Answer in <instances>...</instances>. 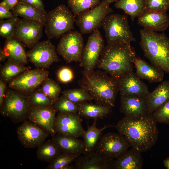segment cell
<instances>
[{"mask_svg": "<svg viewBox=\"0 0 169 169\" xmlns=\"http://www.w3.org/2000/svg\"><path fill=\"white\" fill-rule=\"evenodd\" d=\"M157 122L152 114H148L138 118L125 116L114 127L131 146L142 152L155 145L159 134Z\"/></svg>", "mask_w": 169, "mask_h": 169, "instance_id": "6da1fadb", "label": "cell"}, {"mask_svg": "<svg viewBox=\"0 0 169 169\" xmlns=\"http://www.w3.org/2000/svg\"><path fill=\"white\" fill-rule=\"evenodd\" d=\"M79 86L86 90L96 104L112 108L119 91L117 80L100 70L82 72Z\"/></svg>", "mask_w": 169, "mask_h": 169, "instance_id": "7a4b0ae2", "label": "cell"}, {"mask_svg": "<svg viewBox=\"0 0 169 169\" xmlns=\"http://www.w3.org/2000/svg\"><path fill=\"white\" fill-rule=\"evenodd\" d=\"M135 57L132 48L120 44H107L101 52L96 67L118 81L133 71Z\"/></svg>", "mask_w": 169, "mask_h": 169, "instance_id": "3957f363", "label": "cell"}, {"mask_svg": "<svg viewBox=\"0 0 169 169\" xmlns=\"http://www.w3.org/2000/svg\"><path fill=\"white\" fill-rule=\"evenodd\" d=\"M140 45L152 64L169 74V38L164 33L144 28L140 31Z\"/></svg>", "mask_w": 169, "mask_h": 169, "instance_id": "277c9868", "label": "cell"}, {"mask_svg": "<svg viewBox=\"0 0 169 169\" xmlns=\"http://www.w3.org/2000/svg\"><path fill=\"white\" fill-rule=\"evenodd\" d=\"M101 26L107 44H120L131 48V42L136 41L125 15L110 14L104 19Z\"/></svg>", "mask_w": 169, "mask_h": 169, "instance_id": "5b68a950", "label": "cell"}, {"mask_svg": "<svg viewBox=\"0 0 169 169\" xmlns=\"http://www.w3.org/2000/svg\"><path fill=\"white\" fill-rule=\"evenodd\" d=\"M76 20L71 10L63 4L49 12L44 25L45 32L48 39L59 38L74 29Z\"/></svg>", "mask_w": 169, "mask_h": 169, "instance_id": "8992f818", "label": "cell"}, {"mask_svg": "<svg viewBox=\"0 0 169 169\" xmlns=\"http://www.w3.org/2000/svg\"><path fill=\"white\" fill-rule=\"evenodd\" d=\"M30 109L28 95L11 88L7 89L0 108L2 115L16 122H23L28 119Z\"/></svg>", "mask_w": 169, "mask_h": 169, "instance_id": "52a82bcc", "label": "cell"}, {"mask_svg": "<svg viewBox=\"0 0 169 169\" xmlns=\"http://www.w3.org/2000/svg\"><path fill=\"white\" fill-rule=\"evenodd\" d=\"M109 5L103 0L96 6L79 13L75 22L80 32L90 33L101 26L105 18L113 12Z\"/></svg>", "mask_w": 169, "mask_h": 169, "instance_id": "ba28073f", "label": "cell"}, {"mask_svg": "<svg viewBox=\"0 0 169 169\" xmlns=\"http://www.w3.org/2000/svg\"><path fill=\"white\" fill-rule=\"evenodd\" d=\"M84 47L82 33L71 30L61 37L56 51L67 63L79 62Z\"/></svg>", "mask_w": 169, "mask_h": 169, "instance_id": "9c48e42d", "label": "cell"}, {"mask_svg": "<svg viewBox=\"0 0 169 169\" xmlns=\"http://www.w3.org/2000/svg\"><path fill=\"white\" fill-rule=\"evenodd\" d=\"M49 74L48 70L40 68L27 70L9 82L8 87L28 96L41 85Z\"/></svg>", "mask_w": 169, "mask_h": 169, "instance_id": "30bf717a", "label": "cell"}, {"mask_svg": "<svg viewBox=\"0 0 169 169\" xmlns=\"http://www.w3.org/2000/svg\"><path fill=\"white\" fill-rule=\"evenodd\" d=\"M26 54L28 61L37 68L47 69L60 61L56 49L49 39L37 43Z\"/></svg>", "mask_w": 169, "mask_h": 169, "instance_id": "8fae6325", "label": "cell"}, {"mask_svg": "<svg viewBox=\"0 0 169 169\" xmlns=\"http://www.w3.org/2000/svg\"><path fill=\"white\" fill-rule=\"evenodd\" d=\"M130 146L123 136L110 132L101 136L95 150L107 157L115 160L123 155Z\"/></svg>", "mask_w": 169, "mask_h": 169, "instance_id": "7c38bea8", "label": "cell"}, {"mask_svg": "<svg viewBox=\"0 0 169 169\" xmlns=\"http://www.w3.org/2000/svg\"><path fill=\"white\" fill-rule=\"evenodd\" d=\"M105 47L103 38L100 31L98 29H95L89 36L84 46L79 66L86 70H94Z\"/></svg>", "mask_w": 169, "mask_h": 169, "instance_id": "4fadbf2b", "label": "cell"}, {"mask_svg": "<svg viewBox=\"0 0 169 169\" xmlns=\"http://www.w3.org/2000/svg\"><path fill=\"white\" fill-rule=\"evenodd\" d=\"M44 26L37 20L18 18L14 37L30 49L42 38Z\"/></svg>", "mask_w": 169, "mask_h": 169, "instance_id": "5bb4252c", "label": "cell"}, {"mask_svg": "<svg viewBox=\"0 0 169 169\" xmlns=\"http://www.w3.org/2000/svg\"><path fill=\"white\" fill-rule=\"evenodd\" d=\"M18 138L26 148L38 147L45 141L49 134L43 129L26 120L17 129Z\"/></svg>", "mask_w": 169, "mask_h": 169, "instance_id": "9a60e30c", "label": "cell"}, {"mask_svg": "<svg viewBox=\"0 0 169 169\" xmlns=\"http://www.w3.org/2000/svg\"><path fill=\"white\" fill-rule=\"evenodd\" d=\"M80 117L78 113H58L55 121L57 133L76 138L82 137L86 131Z\"/></svg>", "mask_w": 169, "mask_h": 169, "instance_id": "2e32d148", "label": "cell"}, {"mask_svg": "<svg viewBox=\"0 0 169 169\" xmlns=\"http://www.w3.org/2000/svg\"><path fill=\"white\" fill-rule=\"evenodd\" d=\"M57 112L53 105L31 108L27 119L53 137L57 133L55 128Z\"/></svg>", "mask_w": 169, "mask_h": 169, "instance_id": "e0dca14e", "label": "cell"}, {"mask_svg": "<svg viewBox=\"0 0 169 169\" xmlns=\"http://www.w3.org/2000/svg\"><path fill=\"white\" fill-rule=\"evenodd\" d=\"M118 82L120 96H136L146 98L150 93L146 84L133 71L124 75Z\"/></svg>", "mask_w": 169, "mask_h": 169, "instance_id": "ac0fdd59", "label": "cell"}, {"mask_svg": "<svg viewBox=\"0 0 169 169\" xmlns=\"http://www.w3.org/2000/svg\"><path fill=\"white\" fill-rule=\"evenodd\" d=\"M120 111L125 117L138 118L148 114L146 97L136 96H120Z\"/></svg>", "mask_w": 169, "mask_h": 169, "instance_id": "d6986e66", "label": "cell"}, {"mask_svg": "<svg viewBox=\"0 0 169 169\" xmlns=\"http://www.w3.org/2000/svg\"><path fill=\"white\" fill-rule=\"evenodd\" d=\"M114 159L109 158L95 150L77 157L75 169H113Z\"/></svg>", "mask_w": 169, "mask_h": 169, "instance_id": "ffe728a7", "label": "cell"}, {"mask_svg": "<svg viewBox=\"0 0 169 169\" xmlns=\"http://www.w3.org/2000/svg\"><path fill=\"white\" fill-rule=\"evenodd\" d=\"M137 18L138 24L144 28L155 32H163L169 26V17L166 13H158L146 9Z\"/></svg>", "mask_w": 169, "mask_h": 169, "instance_id": "44dd1931", "label": "cell"}, {"mask_svg": "<svg viewBox=\"0 0 169 169\" xmlns=\"http://www.w3.org/2000/svg\"><path fill=\"white\" fill-rule=\"evenodd\" d=\"M133 63L136 69L135 74L140 79L149 82H158L163 80L164 72L157 67L136 56Z\"/></svg>", "mask_w": 169, "mask_h": 169, "instance_id": "7402d4cb", "label": "cell"}, {"mask_svg": "<svg viewBox=\"0 0 169 169\" xmlns=\"http://www.w3.org/2000/svg\"><path fill=\"white\" fill-rule=\"evenodd\" d=\"M52 140L57 144L61 153L79 156L84 152L83 141L78 138L57 133L52 137Z\"/></svg>", "mask_w": 169, "mask_h": 169, "instance_id": "603a6c76", "label": "cell"}, {"mask_svg": "<svg viewBox=\"0 0 169 169\" xmlns=\"http://www.w3.org/2000/svg\"><path fill=\"white\" fill-rule=\"evenodd\" d=\"M15 16H19L25 19L38 21L44 25L47 19V13L23 0H19L18 3L12 10Z\"/></svg>", "mask_w": 169, "mask_h": 169, "instance_id": "cb8c5ba5", "label": "cell"}, {"mask_svg": "<svg viewBox=\"0 0 169 169\" xmlns=\"http://www.w3.org/2000/svg\"><path fill=\"white\" fill-rule=\"evenodd\" d=\"M24 47L20 41L13 37L6 39L3 49L8 60L25 65L28 61Z\"/></svg>", "mask_w": 169, "mask_h": 169, "instance_id": "d4e9b609", "label": "cell"}, {"mask_svg": "<svg viewBox=\"0 0 169 169\" xmlns=\"http://www.w3.org/2000/svg\"><path fill=\"white\" fill-rule=\"evenodd\" d=\"M146 98L148 107V114H152L169 100V81H163Z\"/></svg>", "mask_w": 169, "mask_h": 169, "instance_id": "484cf974", "label": "cell"}, {"mask_svg": "<svg viewBox=\"0 0 169 169\" xmlns=\"http://www.w3.org/2000/svg\"><path fill=\"white\" fill-rule=\"evenodd\" d=\"M141 152L132 148L114 161L113 169H141L143 159Z\"/></svg>", "mask_w": 169, "mask_h": 169, "instance_id": "4316f807", "label": "cell"}, {"mask_svg": "<svg viewBox=\"0 0 169 169\" xmlns=\"http://www.w3.org/2000/svg\"><path fill=\"white\" fill-rule=\"evenodd\" d=\"M97 119H95L91 126L88 125L87 130L83 135L84 145V153H89L95 150L97 143L101 136L102 132L106 128L114 127L111 125H105L101 128L96 127Z\"/></svg>", "mask_w": 169, "mask_h": 169, "instance_id": "83f0119b", "label": "cell"}, {"mask_svg": "<svg viewBox=\"0 0 169 169\" xmlns=\"http://www.w3.org/2000/svg\"><path fill=\"white\" fill-rule=\"evenodd\" d=\"M78 114L80 117L89 119H102L111 111V108L87 101L78 104Z\"/></svg>", "mask_w": 169, "mask_h": 169, "instance_id": "f1b7e54d", "label": "cell"}, {"mask_svg": "<svg viewBox=\"0 0 169 169\" xmlns=\"http://www.w3.org/2000/svg\"><path fill=\"white\" fill-rule=\"evenodd\" d=\"M115 7L123 10L132 20L139 17L146 9L145 0H119Z\"/></svg>", "mask_w": 169, "mask_h": 169, "instance_id": "f546056e", "label": "cell"}, {"mask_svg": "<svg viewBox=\"0 0 169 169\" xmlns=\"http://www.w3.org/2000/svg\"><path fill=\"white\" fill-rule=\"evenodd\" d=\"M31 69L30 66L18 64L8 60L1 68L0 79L6 83H8L24 71Z\"/></svg>", "mask_w": 169, "mask_h": 169, "instance_id": "4dcf8cb0", "label": "cell"}, {"mask_svg": "<svg viewBox=\"0 0 169 169\" xmlns=\"http://www.w3.org/2000/svg\"><path fill=\"white\" fill-rule=\"evenodd\" d=\"M37 148V158L46 162H49L61 153L57 144L52 140L44 142Z\"/></svg>", "mask_w": 169, "mask_h": 169, "instance_id": "1f68e13d", "label": "cell"}, {"mask_svg": "<svg viewBox=\"0 0 169 169\" xmlns=\"http://www.w3.org/2000/svg\"><path fill=\"white\" fill-rule=\"evenodd\" d=\"M78 156L66 153H61L49 162L47 169H75L71 164Z\"/></svg>", "mask_w": 169, "mask_h": 169, "instance_id": "d6a6232c", "label": "cell"}, {"mask_svg": "<svg viewBox=\"0 0 169 169\" xmlns=\"http://www.w3.org/2000/svg\"><path fill=\"white\" fill-rule=\"evenodd\" d=\"M28 96L31 108L52 106L54 102V100L43 93L39 87Z\"/></svg>", "mask_w": 169, "mask_h": 169, "instance_id": "836d02e7", "label": "cell"}, {"mask_svg": "<svg viewBox=\"0 0 169 169\" xmlns=\"http://www.w3.org/2000/svg\"><path fill=\"white\" fill-rule=\"evenodd\" d=\"M53 106L59 113H78L79 105L62 95L54 101Z\"/></svg>", "mask_w": 169, "mask_h": 169, "instance_id": "e575fe53", "label": "cell"}, {"mask_svg": "<svg viewBox=\"0 0 169 169\" xmlns=\"http://www.w3.org/2000/svg\"><path fill=\"white\" fill-rule=\"evenodd\" d=\"M101 1V0H68V4L76 18L81 12L96 6Z\"/></svg>", "mask_w": 169, "mask_h": 169, "instance_id": "d590c367", "label": "cell"}, {"mask_svg": "<svg viewBox=\"0 0 169 169\" xmlns=\"http://www.w3.org/2000/svg\"><path fill=\"white\" fill-rule=\"evenodd\" d=\"M62 93L72 101L78 104L93 100L88 92L80 87L66 90L63 91Z\"/></svg>", "mask_w": 169, "mask_h": 169, "instance_id": "8d00e7d4", "label": "cell"}, {"mask_svg": "<svg viewBox=\"0 0 169 169\" xmlns=\"http://www.w3.org/2000/svg\"><path fill=\"white\" fill-rule=\"evenodd\" d=\"M41 86V91L54 102L59 98L61 89L59 83L48 77Z\"/></svg>", "mask_w": 169, "mask_h": 169, "instance_id": "74e56055", "label": "cell"}, {"mask_svg": "<svg viewBox=\"0 0 169 169\" xmlns=\"http://www.w3.org/2000/svg\"><path fill=\"white\" fill-rule=\"evenodd\" d=\"M18 19L17 17H15L6 20H0V36L6 39L14 37Z\"/></svg>", "mask_w": 169, "mask_h": 169, "instance_id": "f35d334b", "label": "cell"}, {"mask_svg": "<svg viewBox=\"0 0 169 169\" xmlns=\"http://www.w3.org/2000/svg\"><path fill=\"white\" fill-rule=\"evenodd\" d=\"M146 9L148 10L166 13L169 9V0H145Z\"/></svg>", "mask_w": 169, "mask_h": 169, "instance_id": "ab89813d", "label": "cell"}, {"mask_svg": "<svg viewBox=\"0 0 169 169\" xmlns=\"http://www.w3.org/2000/svg\"><path fill=\"white\" fill-rule=\"evenodd\" d=\"M157 122L169 124V100L152 113Z\"/></svg>", "mask_w": 169, "mask_h": 169, "instance_id": "60d3db41", "label": "cell"}, {"mask_svg": "<svg viewBox=\"0 0 169 169\" xmlns=\"http://www.w3.org/2000/svg\"><path fill=\"white\" fill-rule=\"evenodd\" d=\"M57 76L58 80L61 83L66 84L73 80L74 75L72 70L70 68L64 66L58 70Z\"/></svg>", "mask_w": 169, "mask_h": 169, "instance_id": "b9f144b4", "label": "cell"}, {"mask_svg": "<svg viewBox=\"0 0 169 169\" xmlns=\"http://www.w3.org/2000/svg\"><path fill=\"white\" fill-rule=\"evenodd\" d=\"M15 17L10 11V10L6 7L0 5V20H3L13 18Z\"/></svg>", "mask_w": 169, "mask_h": 169, "instance_id": "7bdbcfd3", "label": "cell"}, {"mask_svg": "<svg viewBox=\"0 0 169 169\" xmlns=\"http://www.w3.org/2000/svg\"><path fill=\"white\" fill-rule=\"evenodd\" d=\"M1 79H0V108L2 106L7 90V85Z\"/></svg>", "mask_w": 169, "mask_h": 169, "instance_id": "ee69618b", "label": "cell"}, {"mask_svg": "<svg viewBox=\"0 0 169 169\" xmlns=\"http://www.w3.org/2000/svg\"><path fill=\"white\" fill-rule=\"evenodd\" d=\"M19 0H3L0 5H2L10 10H12L18 3Z\"/></svg>", "mask_w": 169, "mask_h": 169, "instance_id": "f6af8a7d", "label": "cell"}, {"mask_svg": "<svg viewBox=\"0 0 169 169\" xmlns=\"http://www.w3.org/2000/svg\"><path fill=\"white\" fill-rule=\"evenodd\" d=\"M39 9L45 11L44 7L42 0H23Z\"/></svg>", "mask_w": 169, "mask_h": 169, "instance_id": "bcb514c9", "label": "cell"}, {"mask_svg": "<svg viewBox=\"0 0 169 169\" xmlns=\"http://www.w3.org/2000/svg\"><path fill=\"white\" fill-rule=\"evenodd\" d=\"M7 59L2 49H0V62H2L4 61Z\"/></svg>", "mask_w": 169, "mask_h": 169, "instance_id": "7dc6e473", "label": "cell"}, {"mask_svg": "<svg viewBox=\"0 0 169 169\" xmlns=\"http://www.w3.org/2000/svg\"><path fill=\"white\" fill-rule=\"evenodd\" d=\"M165 166L167 169H169V158H167L163 161Z\"/></svg>", "mask_w": 169, "mask_h": 169, "instance_id": "c3c4849f", "label": "cell"}, {"mask_svg": "<svg viewBox=\"0 0 169 169\" xmlns=\"http://www.w3.org/2000/svg\"><path fill=\"white\" fill-rule=\"evenodd\" d=\"M107 3L110 5L111 3L117 2L119 0H104Z\"/></svg>", "mask_w": 169, "mask_h": 169, "instance_id": "681fc988", "label": "cell"}]
</instances>
